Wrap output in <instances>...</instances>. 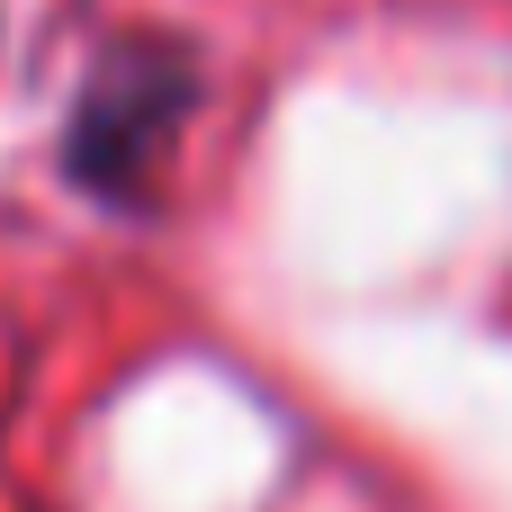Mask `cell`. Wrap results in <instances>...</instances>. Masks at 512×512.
Instances as JSON below:
<instances>
[{
	"mask_svg": "<svg viewBox=\"0 0 512 512\" xmlns=\"http://www.w3.org/2000/svg\"><path fill=\"white\" fill-rule=\"evenodd\" d=\"M207 99V72L180 36L162 27H126L81 63V90L63 108V180L108 207V216H144L180 162V135Z\"/></svg>",
	"mask_w": 512,
	"mask_h": 512,
	"instance_id": "cell-1",
	"label": "cell"
}]
</instances>
